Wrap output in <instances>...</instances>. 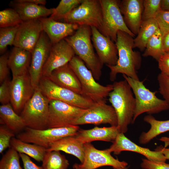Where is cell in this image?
<instances>
[{
	"label": "cell",
	"mask_w": 169,
	"mask_h": 169,
	"mask_svg": "<svg viewBox=\"0 0 169 169\" xmlns=\"http://www.w3.org/2000/svg\"><path fill=\"white\" fill-rule=\"evenodd\" d=\"M39 19L43 31L52 45L72 35L79 26L75 24L55 21L49 17L42 18Z\"/></svg>",
	"instance_id": "44dd1931"
},
{
	"label": "cell",
	"mask_w": 169,
	"mask_h": 169,
	"mask_svg": "<svg viewBox=\"0 0 169 169\" xmlns=\"http://www.w3.org/2000/svg\"><path fill=\"white\" fill-rule=\"evenodd\" d=\"M73 167L74 169H81L80 166L79 164L76 163L74 165Z\"/></svg>",
	"instance_id": "f907efd6"
},
{
	"label": "cell",
	"mask_w": 169,
	"mask_h": 169,
	"mask_svg": "<svg viewBox=\"0 0 169 169\" xmlns=\"http://www.w3.org/2000/svg\"><path fill=\"white\" fill-rule=\"evenodd\" d=\"M108 124L117 126L118 119L115 111L112 105L106 102L96 103L87 109L86 111L76 121L74 125L87 124L99 125Z\"/></svg>",
	"instance_id": "9a60e30c"
},
{
	"label": "cell",
	"mask_w": 169,
	"mask_h": 169,
	"mask_svg": "<svg viewBox=\"0 0 169 169\" xmlns=\"http://www.w3.org/2000/svg\"><path fill=\"white\" fill-rule=\"evenodd\" d=\"M113 88L108 95L109 100L116 113L117 127L120 133L127 132L128 126L133 123L136 100L126 80L114 82Z\"/></svg>",
	"instance_id": "7a4b0ae2"
},
{
	"label": "cell",
	"mask_w": 169,
	"mask_h": 169,
	"mask_svg": "<svg viewBox=\"0 0 169 169\" xmlns=\"http://www.w3.org/2000/svg\"><path fill=\"white\" fill-rule=\"evenodd\" d=\"M143 3V0H123L120 2V9L125 23L135 36L142 22Z\"/></svg>",
	"instance_id": "ffe728a7"
},
{
	"label": "cell",
	"mask_w": 169,
	"mask_h": 169,
	"mask_svg": "<svg viewBox=\"0 0 169 169\" xmlns=\"http://www.w3.org/2000/svg\"><path fill=\"white\" fill-rule=\"evenodd\" d=\"M35 89L28 73L13 77L10 81V102L17 113H21L27 102L33 95Z\"/></svg>",
	"instance_id": "5bb4252c"
},
{
	"label": "cell",
	"mask_w": 169,
	"mask_h": 169,
	"mask_svg": "<svg viewBox=\"0 0 169 169\" xmlns=\"http://www.w3.org/2000/svg\"><path fill=\"white\" fill-rule=\"evenodd\" d=\"M9 6L19 14L23 22L38 19L50 16L54 8H48L44 6L14 0L10 1Z\"/></svg>",
	"instance_id": "7402d4cb"
},
{
	"label": "cell",
	"mask_w": 169,
	"mask_h": 169,
	"mask_svg": "<svg viewBox=\"0 0 169 169\" xmlns=\"http://www.w3.org/2000/svg\"><path fill=\"white\" fill-rule=\"evenodd\" d=\"M122 76L130 86L136 100L133 123L139 115L144 113L151 115L169 110L167 103L164 100L157 97L156 92L151 91L147 88L143 81L135 79L125 74H122Z\"/></svg>",
	"instance_id": "5b68a950"
},
{
	"label": "cell",
	"mask_w": 169,
	"mask_h": 169,
	"mask_svg": "<svg viewBox=\"0 0 169 169\" xmlns=\"http://www.w3.org/2000/svg\"><path fill=\"white\" fill-rule=\"evenodd\" d=\"M162 35L159 29L148 40L142 55L151 56L157 61L164 54L162 47Z\"/></svg>",
	"instance_id": "1f68e13d"
},
{
	"label": "cell",
	"mask_w": 169,
	"mask_h": 169,
	"mask_svg": "<svg viewBox=\"0 0 169 169\" xmlns=\"http://www.w3.org/2000/svg\"><path fill=\"white\" fill-rule=\"evenodd\" d=\"M9 54L6 52L0 57V83L1 84L8 78L10 69L8 64Z\"/></svg>",
	"instance_id": "b9f144b4"
},
{
	"label": "cell",
	"mask_w": 169,
	"mask_h": 169,
	"mask_svg": "<svg viewBox=\"0 0 169 169\" xmlns=\"http://www.w3.org/2000/svg\"><path fill=\"white\" fill-rule=\"evenodd\" d=\"M62 151L73 155L78 158L81 164L84 160V144L81 142L75 136H69L61 138L51 144L47 151Z\"/></svg>",
	"instance_id": "d4e9b609"
},
{
	"label": "cell",
	"mask_w": 169,
	"mask_h": 169,
	"mask_svg": "<svg viewBox=\"0 0 169 169\" xmlns=\"http://www.w3.org/2000/svg\"><path fill=\"white\" fill-rule=\"evenodd\" d=\"M19 153L10 148L0 161V169H23L20 166Z\"/></svg>",
	"instance_id": "d590c367"
},
{
	"label": "cell",
	"mask_w": 169,
	"mask_h": 169,
	"mask_svg": "<svg viewBox=\"0 0 169 169\" xmlns=\"http://www.w3.org/2000/svg\"><path fill=\"white\" fill-rule=\"evenodd\" d=\"M155 150L161 151L166 160L169 159V148H166L160 146L157 147Z\"/></svg>",
	"instance_id": "7dc6e473"
},
{
	"label": "cell",
	"mask_w": 169,
	"mask_h": 169,
	"mask_svg": "<svg viewBox=\"0 0 169 169\" xmlns=\"http://www.w3.org/2000/svg\"><path fill=\"white\" fill-rule=\"evenodd\" d=\"M91 40L100 62L107 66L115 65L118 58L115 43L102 34L96 28L91 27Z\"/></svg>",
	"instance_id": "ac0fdd59"
},
{
	"label": "cell",
	"mask_w": 169,
	"mask_h": 169,
	"mask_svg": "<svg viewBox=\"0 0 169 169\" xmlns=\"http://www.w3.org/2000/svg\"><path fill=\"white\" fill-rule=\"evenodd\" d=\"M144 121L151 125L150 129L146 132H142L139 138V142L146 144L159 135L169 131V120H159L151 115L145 116Z\"/></svg>",
	"instance_id": "83f0119b"
},
{
	"label": "cell",
	"mask_w": 169,
	"mask_h": 169,
	"mask_svg": "<svg viewBox=\"0 0 169 169\" xmlns=\"http://www.w3.org/2000/svg\"><path fill=\"white\" fill-rule=\"evenodd\" d=\"M49 100L41 92L38 87L26 103L20 115L26 127L42 130L48 128Z\"/></svg>",
	"instance_id": "8992f818"
},
{
	"label": "cell",
	"mask_w": 169,
	"mask_h": 169,
	"mask_svg": "<svg viewBox=\"0 0 169 169\" xmlns=\"http://www.w3.org/2000/svg\"><path fill=\"white\" fill-rule=\"evenodd\" d=\"M10 147L18 153L24 154L38 162L42 161L47 151L46 148L34 144L24 142L14 137L10 141Z\"/></svg>",
	"instance_id": "f1b7e54d"
},
{
	"label": "cell",
	"mask_w": 169,
	"mask_h": 169,
	"mask_svg": "<svg viewBox=\"0 0 169 169\" xmlns=\"http://www.w3.org/2000/svg\"><path fill=\"white\" fill-rule=\"evenodd\" d=\"M110 147L107 149L111 153L118 155L123 151L138 153L146 159L154 161L166 162V159L159 151H152L148 148L141 147L131 141L122 133H120Z\"/></svg>",
	"instance_id": "d6986e66"
},
{
	"label": "cell",
	"mask_w": 169,
	"mask_h": 169,
	"mask_svg": "<svg viewBox=\"0 0 169 169\" xmlns=\"http://www.w3.org/2000/svg\"><path fill=\"white\" fill-rule=\"evenodd\" d=\"M154 18L162 37L169 33V11L161 10Z\"/></svg>",
	"instance_id": "f35d334b"
},
{
	"label": "cell",
	"mask_w": 169,
	"mask_h": 169,
	"mask_svg": "<svg viewBox=\"0 0 169 169\" xmlns=\"http://www.w3.org/2000/svg\"><path fill=\"white\" fill-rule=\"evenodd\" d=\"M23 1L42 6L45 5L46 3L45 0H22Z\"/></svg>",
	"instance_id": "c3c4849f"
},
{
	"label": "cell",
	"mask_w": 169,
	"mask_h": 169,
	"mask_svg": "<svg viewBox=\"0 0 169 169\" xmlns=\"http://www.w3.org/2000/svg\"><path fill=\"white\" fill-rule=\"evenodd\" d=\"M69 64L79 79L81 95L95 103L106 102V97L113 89V84L104 86L97 83L84 62L76 55Z\"/></svg>",
	"instance_id": "277c9868"
},
{
	"label": "cell",
	"mask_w": 169,
	"mask_h": 169,
	"mask_svg": "<svg viewBox=\"0 0 169 169\" xmlns=\"http://www.w3.org/2000/svg\"><path fill=\"white\" fill-rule=\"evenodd\" d=\"M157 79L159 92L169 106V76L161 73Z\"/></svg>",
	"instance_id": "ab89813d"
},
{
	"label": "cell",
	"mask_w": 169,
	"mask_h": 169,
	"mask_svg": "<svg viewBox=\"0 0 169 169\" xmlns=\"http://www.w3.org/2000/svg\"><path fill=\"white\" fill-rule=\"evenodd\" d=\"M157 61L161 73L169 76V53L164 54Z\"/></svg>",
	"instance_id": "ee69618b"
},
{
	"label": "cell",
	"mask_w": 169,
	"mask_h": 169,
	"mask_svg": "<svg viewBox=\"0 0 169 169\" xmlns=\"http://www.w3.org/2000/svg\"><path fill=\"white\" fill-rule=\"evenodd\" d=\"M23 22L18 13L12 8L0 11V28L19 25Z\"/></svg>",
	"instance_id": "e575fe53"
},
{
	"label": "cell",
	"mask_w": 169,
	"mask_h": 169,
	"mask_svg": "<svg viewBox=\"0 0 169 169\" xmlns=\"http://www.w3.org/2000/svg\"><path fill=\"white\" fill-rule=\"evenodd\" d=\"M38 88L49 100L60 101L84 109H88L96 104L81 95L58 85L46 77H42Z\"/></svg>",
	"instance_id": "ba28073f"
},
{
	"label": "cell",
	"mask_w": 169,
	"mask_h": 169,
	"mask_svg": "<svg viewBox=\"0 0 169 169\" xmlns=\"http://www.w3.org/2000/svg\"><path fill=\"white\" fill-rule=\"evenodd\" d=\"M120 0H100L102 8L103 21L100 32L115 43L119 31L135 36L127 26L120 8Z\"/></svg>",
	"instance_id": "52a82bcc"
},
{
	"label": "cell",
	"mask_w": 169,
	"mask_h": 169,
	"mask_svg": "<svg viewBox=\"0 0 169 169\" xmlns=\"http://www.w3.org/2000/svg\"><path fill=\"white\" fill-rule=\"evenodd\" d=\"M161 0H143L142 21L155 18L161 10Z\"/></svg>",
	"instance_id": "8d00e7d4"
},
{
	"label": "cell",
	"mask_w": 169,
	"mask_h": 169,
	"mask_svg": "<svg viewBox=\"0 0 169 169\" xmlns=\"http://www.w3.org/2000/svg\"><path fill=\"white\" fill-rule=\"evenodd\" d=\"M31 59V52L14 47L9 54L8 64L13 77L20 76L28 72Z\"/></svg>",
	"instance_id": "484cf974"
},
{
	"label": "cell",
	"mask_w": 169,
	"mask_h": 169,
	"mask_svg": "<svg viewBox=\"0 0 169 169\" xmlns=\"http://www.w3.org/2000/svg\"><path fill=\"white\" fill-rule=\"evenodd\" d=\"M19 153L23 163L24 169H43L42 166L34 163L28 156L24 154Z\"/></svg>",
	"instance_id": "f6af8a7d"
},
{
	"label": "cell",
	"mask_w": 169,
	"mask_h": 169,
	"mask_svg": "<svg viewBox=\"0 0 169 169\" xmlns=\"http://www.w3.org/2000/svg\"><path fill=\"white\" fill-rule=\"evenodd\" d=\"M79 130L78 125L60 128H50L42 130L26 127L17 138L24 142L33 143L48 149L51 144L64 137L74 136Z\"/></svg>",
	"instance_id": "9c48e42d"
},
{
	"label": "cell",
	"mask_w": 169,
	"mask_h": 169,
	"mask_svg": "<svg viewBox=\"0 0 169 169\" xmlns=\"http://www.w3.org/2000/svg\"><path fill=\"white\" fill-rule=\"evenodd\" d=\"M0 123L5 125L15 134L26 127L23 119L18 115L9 103L0 106Z\"/></svg>",
	"instance_id": "4316f807"
},
{
	"label": "cell",
	"mask_w": 169,
	"mask_h": 169,
	"mask_svg": "<svg viewBox=\"0 0 169 169\" xmlns=\"http://www.w3.org/2000/svg\"><path fill=\"white\" fill-rule=\"evenodd\" d=\"M162 47L165 53H169V33L163 36Z\"/></svg>",
	"instance_id": "bcb514c9"
},
{
	"label": "cell",
	"mask_w": 169,
	"mask_h": 169,
	"mask_svg": "<svg viewBox=\"0 0 169 169\" xmlns=\"http://www.w3.org/2000/svg\"><path fill=\"white\" fill-rule=\"evenodd\" d=\"M75 55L74 50L64 39L53 44L43 69L42 77H49L53 71L69 63Z\"/></svg>",
	"instance_id": "e0dca14e"
},
{
	"label": "cell",
	"mask_w": 169,
	"mask_h": 169,
	"mask_svg": "<svg viewBox=\"0 0 169 169\" xmlns=\"http://www.w3.org/2000/svg\"><path fill=\"white\" fill-rule=\"evenodd\" d=\"M64 22L96 28L99 31L103 21L100 0H83L64 19Z\"/></svg>",
	"instance_id": "30bf717a"
},
{
	"label": "cell",
	"mask_w": 169,
	"mask_h": 169,
	"mask_svg": "<svg viewBox=\"0 0 169 169\" xmlns=\"http://www.w3.org/2000/svg\"><path fill=\"white\" fill-rule=\"evenodd\" d=\"M19 25L0 28V53L2 55L6 52L8 46L13 45Z\"/></svg>",
	"instance_id": "836d02e7"
},
{
	"label": "cell",
	"mask_w": 169,
	"mask_h": 169,
	"mask_svg": "<svg viewBox=\"0 0 169 169\" xmlns=\"http://www.w3.org/2000/svg\"><path fill=\"white\" fill-rule=\"evenodd\" d=\"M10 81L8 78L1 84L0 102L2 105L7 104L10 102Z\"/></svg>",
	"instance_id": "60d3db41"
},
{
	"label": "cell",
	"mask_w": 169,
	"mask_h": 169,
	"mask_svg": "<svg viewBox=\"0 0 169 169\" xmlns=\"http://www.w3.org/2000/svg\"><path fill=\"white\" fill-rule=\"evenodd\" d=\"M52 45L48 37L43 31L38 43L31 52V59L28 72L35 89L38 87L42 77L43 69Z\"/></svg>",
	"instance_id": "7c38bea8"
},
{
	"label": "cell",
	"mask_w": 169,
	"mask_h": 169,
	"mask_svg": "<svg viewBox=\"0 0 169 169\" xmlns=\"http://www.w3.org/2000/svg\"><path fill=\"white\" fill-rule=\"evenodd\" d=\"M85 156L83 163L79 164L81 169H97L105 166L114 169H125L128 165L124 161H120L112 156L108 149H96L90 143L84 144Z\"/></svg>",
	"instance_id": "4fadbf2b"
},
{
	"label": "cell",
	"mask_w": 169,
	"mask_h": 169,
	"mask_svg": "<svg viewBox=\"0 0 169 169\" xmlns=\"http://www.w3.org/2000/svg\"><path fill=\"white\" fill-rule=\"evenodd\" d=\"M57 100H50L48 128L74 125L75 122L86 111Z\"/></svg>",
	"instance_id": "8fae6325"
},
{
	"label": "cell",
	"mask_w": 169,
	"mask_h": 169,
	"mask_svg": "<svg viewBox=\"0 0 169 169\" xmlns=\"http://www.w3.org/2000/svg\"><path fill=\"white\" fill-rule=\"evenodd\" d=\"M161 8L162 10L169 11V0H161Z\"/></svg>",
	"instance_id": "681fc988"
},
{
	"label": "cell",
	"mask_w": 169,
	"mask_h": 169,
	"mask_svg": "<svg viewBox=\"0 0 169 169\" xmlns=\"http://www.w3.org/2000/svg\"><path fill=\"white\" fill-rule=\"evenodd\" d=\"M47 78L58 85L81 95L79 79L69 63L54 70Z\"/></svg>",
	"instance_id": "603a6c76"
},
{
	"label": "cell",
	"mask_w": 169,
	"mask_h": 169,
	"mask_svg": "<svg viewBox=\"0 0 169 169\" xmlns=\"http://www.w3.org/2000/svg\"><path fill=\"white\" fill-rule=\"evenodd\" d=\"M141 166L143 169H169V164L154 161L146 158L142 159Z\"/></svg>",
	"instance_id": "7bdbcfd3"
},
{
	"label": "cell",
	"mask_w": 169,
	"mask_h": 169,
	"mask_svg": "<svg viewBox=\"0 0 169 169\" xmlns=\"http://www.w3.org/2000/svg\"><path fill=\"white\" fill-rule=\"evenodd\" d=\"M115 44L118 51V59L116 65L109 66L110 80L114 81L117 74L121 73L135 79L139 80L137 70L141 66L140 53L133 50L134 39L129 34L119 31Z\"/></svg>",
	"instance_id": "6da1fadb"
},
{
	"label": "cell",
	"mask_w": 169,
	"mask_h": 169,
	"mask_svg": "<svg viewBox=\"0 0 169 169\" xmlns=\"http://www.w3.org/2000/svg\"><path fill=\"white\" fill-rule=\"evenodd\" d=\"M125 169H128V168H127V167H126V168H125Z\"/></svg>",
	"instance_id": "816d5d0a"
},
{
	"label": "cell",
	"mask_w": 169,
	"mask_h": 169,
	"mask_svg": "<svg viewBox=\"0 0 169 169\" xmlns=\"http://www.w3.org/2000/svg\"><path fill=\"white\" fill-rule=\"evenodd\" d=\"M83 0H61L58 5L54 8L52 14L49 17L59 21L63 19L74 8L79 6Z\"/></svg>",
	"instance_id": "d6a6232c"
},
{
	"label": "cell",
	"mask_w": 169,
	"mask_h": 169,
	"mask_svg": "<svg viewBox=\"0 0 169 169\" xmlns=\"http://www.w3.org/2000/svg\"><path fill=\"white\" fill-rule=\"evenodd\" d=\"M91 27L80 26L71 35L64 39L91 72L95 79L99 80L102 75L103 65L95 53L91 43Z\"/></svg>",
	"instance_id": "3957f363"
},
{
	"label": "cell",
	"mask_w": 169,
	"mask_h": 169,
	"mask_svg": "<svg viewBox=\"0 0 169 169\" xmlns=\"http://www.w3.org/2000/svg\"><path fill=\"white\" fill-rule=\"evenodd\" d=\"M120 133L117 126L103 127L96 126L88 130L79 129L75 136L84 144L96 141L113 142Z\"/></svg>",
	"instance_id": "cb8c5ba5"
},
{
	"label": "cell",
	"mask_w": 169,
	"mask_h": 169,
	"mask_svg": "<svg viewBox=\"0 0 169 169\" xmlns=\"http://www.w3.org/2000/svg\"><path fill=\"white\" fill-rule=\"evenodd\" d=\"M159 29L155 18L142 21L137 36L134 39V48L144 51L148 40Z\"/></svg>",
	"instance_id": "f546056e"
},
{
	"label": "cell",
	"mask_w": 169,
	"mask_h": 169,
	"mask_svg": "<svg viewBox=\"0 0 169 169\" xmlns=\"http://www.w3.org/2000/svg\"><path fill=\"white\" fill-rule=\"evenodd\" d=\"M43 31L39 19L23 22L19 26L13 45L31 52Z\"/></svg>",
	"instance_id": "2e32d148"
},
{
	"label": "cell",
	"mask_w": 169,
	"mask_h": 169,
	"mask_svg": "<svg viewBox=\"0 0 169 169\" xmlns=\"http://www.w3.org/2000/svg\"><path fill=\"white\" fill-rule=\"evenodd\" d=\"M42 166L43 169H67L68 161L60 151H47L44 157Z\"/></svg>",
	"instance_id": "4dcf8cb0"
},
{
	"label": "cell",
	"mask_w": 169,
	"mask_h": 169,
	"mask_svg": "<svg viewBox=\"0 0 169 169\" xmlns=\"http://www.w3.org/2000/svg\"><path fill=\"white\" fill-rule=\"evenodd\" d=\"M15 133L5 125L0 126V153L10 147V141L14 137Z\"/></svg>",
	"instance_id": "74e56055"
}]
</instances>
